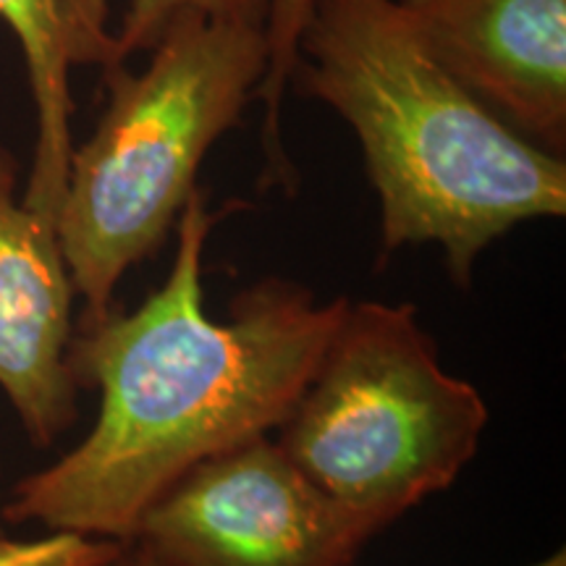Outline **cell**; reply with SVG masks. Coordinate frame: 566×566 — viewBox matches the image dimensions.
<instances>
[{"label":"cell","instance_id":"13","mask_svg":"<svg viewBox=\"0 0 566 566\" xmlns=\"http://www.w3.org/2000/svg\"><path fill=\"white\" fill-rule=\"evenodd\" d=\"M0 535H6V533H3V525H0Z\"/></svg>","mask_w":566,"mask_h":566},{"label":"cell","instance_id":"9","mask_svg":"<svg viewBox=\"0 0 566 566\" xmlns=\"http://www.w3.org/2000/svg\"><path fill=\"white\" fill-rule=\"evenodd\" d=\"M315 0H268L265 11V42H268V71L258 90V103H263V153H265V181L289 189L294 181V166L283 147V97L296 66V40L307 24Z\"/></svg>","mask_w":566,"mask_h":566},{"label":"cell","instance_id":"2","mask_svg":"<svg viewBox=\"0 0 566 566\" xmlns=\"http://www.w3.org/2000/svg\"><path fill=\"white\" fill-rule=\"evenodd\" d=\"M292 84L354 132L380 244H438L467 289L516 226L564 218L566 160L514 132L422 45L399 0H315Z\"/></svg>","mask_w":566,"mask_h":566},{"label":"cell","instance_id":"12","mask_svg":"<svg viewBox=\"0 0 566 566\" xmlns=\"http://www.w3.org/2000/svg\"><path fill=\"white\" fill-rule=\"evenodd\" d=\"M105 566H166V564H160L158 558H153L147 551H142L137 543H124L122 551H118V554L113 556ZM530 566H566V554L558 548L554 554H548L546 558H541V562Z\"/></svg>","mask_w":566,"mask_h":566},{"label":"cell","instance_id":"8","mask_svg":"<svg viewBox=\"0 0 566 566\" xmlns=\"http://www.w3.org/2000/svg\"><path fill=\"white\" fill-rule=\"evenodd\" d=\"M113 0H0V21L21 48L34 105V155L21 202L55 223L74 150L71 82L82 69L122 66Z\"/></svg>","mask_w":566,"mask_h":566},{"label":"cell","instance_id":"7","mask_svg":"<svg viewBox=\"0 0 566 566\" xmlns=\"http://www.w3.org/2000/svg\"><path fill=\"white\" fill-rule=\"evenodd\" d=\"M433 59L514 132L566 150V0H399Z\"/></svg>","mask_w":566,"mask_h":566},{"label":"cell","instance_id":"5","mask_svg":"<svg viewBox=\"0 0 566 566\" xmlns=\"http://www.w3.org/2000/svg\"><path fill=\"white\" fill-rule=\"evenodd\" d=\"M375 535L275 438L254 436L174 480L129 543L166 566H354Z\"/></svg>","mask_w":566,"mask_h":566},{"label":"cell","instance_id":"4","mask_svg":"<svg viewBox=\"0 0 566 566\" xmlns=\"http://www.w3.org/2000/svg\"><path fill=\"white\" fill-rule=\"evenodd\" d=\"M488 420L483 394L441 365L412 302L349 300L275 441L315 485L384 533L457 483Z\"/></svg>","mask_w":566,"mask_h":566},{"label":"cell","instance_id":"11","mask_svg":"<svg viewBox=\"0 0 566 566\" xmlns=\"http://www.w3.org/2000/svg\"><path fill=\"white\" fill-rule=\"evenodd\" d=\"M124 543L80 533H53L13 541L0 535V566H105Z\"/></svg>","mask_w":566,"mask_h":566},{"label":"cell","instance_id":"6","mask_svg":"<svg viewBox=\"0 0 566 566\" xmlns=\"http://www.w3.org/2000/svg\"><path fill=\"white\" fill-rule=\"evenodd\" d=\"M74 302L55 223L21 202L19 160L0 147V391L38 449L80 417L69 370Z\"/></svg>","mask_w":566,"mask_h":566},{"label":"cell","instance_id":"1","mask_svg":"<svg viewBox=\"0 0 566 566\" xmlns=\"http://www.w3.org/2000/svg\"><path fill=\"white\" fill-rule=\"evenodd\" d=\"M226 210H210L197 189L176 221L166 281L132 313L108 310L74 331L69 370L76 388L101 394L97 420L74 449L13 485L6 522L129 543L174 480L271 436L292 412L349 300L321 302L268 275L233 296L226 321L210 317L202 258Z\"/></svg>","mask_w":566,"mask_h":566},{"label":"cell","instance_id":"3","mask_svg":"<svg viewBox=\"0 0 566 566\" xmlns=\"http://www.w3.org/2000/svg\"><path fill=\"white\" fill-rule=\"evenodd\" d=\"M147 53L139 71H103V116L69 158L55 233L80 325L113 310L124 275L166 244L205 158L258 103L268 71L263 24L244 19L184 13Z\"/></svg>","mask_w":566,"mask_h":566},{"label":"cell","instance_id":"10","mask_svg":"<svg viewBox=\"0 0 566 566\" xmlns=\"http://www.w3.org/2000/svg\"><path fill=\"white\" fill-rule=\"evenodd\" d=\"M268 0H129L122 24L116 27L118 55L129 63L132 55L147 53L158 38L184 13L244 19L263 24Z\"/></svg>","mask_w":566,"mask_h":566}]
</instances>
